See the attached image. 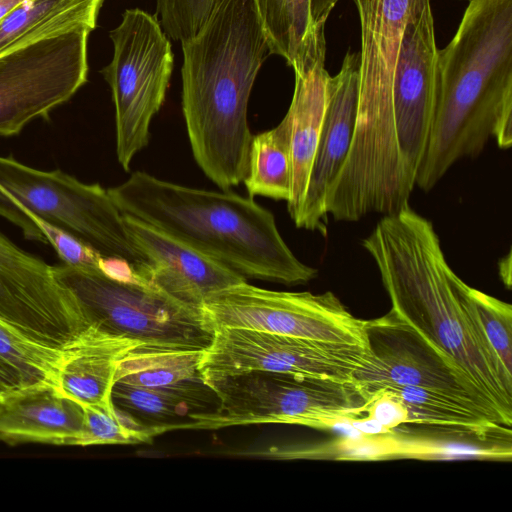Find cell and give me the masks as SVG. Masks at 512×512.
I'll return each mask as SVG.
<instances>
[{
  "label": "cell",
  "instance_id": "obj_1",
  "mask_svg": "<svg viewBox=\"0 0 512 512\" xmlns=\"http://www.w3.org/2000/svg\"><path fill=\"white\" fill-rule=\"evenodd\" d=\"M362 246L377 265L391 309L453 360L512 424V372L462 296L433 224L407 205L384 215Z\"/></svg>",
  "mask_w": 512,
  "mask_h": 512
},
{
  "label": "cell",
  "instance_id": "obj_2",
  "mask_svg": "<svg viewBox=\"0 0 512 512\" xmlns=\"http://www.w3.org/2000/svg\"><path fill=\"white\" fill-rule=\"evenodd\" d=\"M181 43V104L195 161L221 190L243 182L252 133L247 121L256 76L270 55L253 0H220Z\"/></svg>",
  "mask_w": 512,
  "mask_h": 512
},
{
  "label": "cell",
  "instance_id": "obj_3",
  "mask_svg": "<svg viewBox=\"0 0 512 512\" xmlns=\"http://www.w3.org/2000/svg\"><path fill=\"white\" fill-rule=\"evenodd\" d=\"M437 62V105L416 177L423 191L490 138L512 144V0H470Z\"/></svg>",
  "mask_w": 512,
  "mask_h": 512
},
{
  "label": "cell",
  "instance_id": "obj_4",
  "mask_svg": "<svg viewBox=\"0 0 512 512\" xmlns=\"http://www.w3.org/2000/svg\"><path fill=\"white\" fill-rule=\"evenodd\" d=\"M107 190L122 214L154 226L246 279L299 285L318 274L293 254L273 214L252 197L187 187L142 171Z\"/></svg>",
  "mask_w": 512,
  "mask_h": 512
},
{
  "label": "cell",
  "instance_id": "obj_5",
  "mask_svg": "<svg viewBox=\"0 0 512 512\" xmlns=\"http://www.w3.org/2000/svg\"><path fill=\"white\" fill-rule=\"evenodd\" d=\"M361 27L354 133L339 172L364 190L395 185L392 85L405 27L430 0H353Z\"/></svg>",
  "mask_w": 512,
  "mask_h": 512
},
{
  "label": "cell",
  "instance_id": "obj_6",
  "mask_svg": "<svg viewBox=\"0 0 512 512\" xmlns=\"http://www.w3.org/2000/svg\"><path fill=\"white\" fill-rule=\"evenodd\" d=\"M0 215L32 240L43 242L31 221L37 217L102 256L119 257L134 266L144 262L108 190L60 170L43 171L0 156Z\"/></svg>",
  "mask_w": 512,
  "mask_h": 512
},
{
  "label": "cell",
  "instance_id": "obj_7",
  "mask_svg": "<svg viewBox=\"0 0 512 512\" xmlns=\"http://www.w3.org/2000/svg\"><path fill=\"white\" fill-rule=\"evenodd\" d=\"M218 406L193 414L182 429L216 430L254 424L324 429L364 414L352 384L289 373L253 371L205 381Z\"/></svg>",
  "mask_w": 512,
  "mask_h": 512
},
{
  "label": "cell",
  "instance_id": "obj_8",
  "mask_svg": "<svg viewBox=\"0 0 512 512\" xmlns=\"http://www.w3.org/2000/svg\"><path fill=\"white\" fill-rule=\"evenodd\" d=\"M109 36L113 57L101 73L115 108L117 159L129 171L134 156L149 142L150 124L164 103L174 55L157 16L138 8L125 10Z\"/></svg>",
  "mask_w": 512,
  "mask_h": 512
},
{
  "label": "cell",
  "instance_id": "obj_9",
  "mask_svg": "<svg viewBox=\"0 0 512 512\" xmlns=\"http://www.w3.org/2000/svg\"><path fill=\"white\" fill-rule=\"evenodd\" d=\"M53 268L76 296L90 325L143 345L206 348L211 343L214 331L202 311L152 283H122L64 263Z\"/></svg>",
  "mask_w": 512,
  "mask_h": 512
},
{
  "label": "cell",
  "instance_id": "obj_10",
  "mask_svg": "<svg viewBox=\"0 0 512 512\" xmlns=\"http://www.w3.org/2000/svg\"><path fill=\"white\" fill-rule=\"evenodd\" d=\"M202 314L213 331L243 328L368 347L366 320L355 317L330 291H274L244 281L210 295Z\"/></svg>",
  "mask_w": 512,
  "mask_h": 512
},
{
  "label": "cell",
  "instance_id": "obj_11",
  "mask_svg": "<svg viewBox=\"0 0 512 512\" xmlns=\"http://www.w3.org/2000/svg\"><path fill=\"white\" fill-rule=\"evenodd\" d=\"M374 364L367 346L243 328L214 330L204 349V381L253 371L289 373L354 385Z\"/></svg>",
  "mask_w": 512,
  "mask_h": 512
},
{
  "label": "cell",
  "instance_id": "obj_12",
  "mask_svg": "<svg viewBox=\"0 0 512 512\" xmlns=\"http://www.w3.org/2000/svg\"><path fill=\"white\" fill-rule=\"evenodd\" d=\"M92 29L80 27L0 55V135L47 118L87 81Z\"/></svg>",
  "mask_w": 512,
  "mask_h": 512
},
{
  "label": "cell",
  "instance_id": "obj_13",
  "mask_svg": "<svg viewBox=\"0 0 512 512\" xmlns=\"http://www.w3.org/2000/svg\"><path fill=\"white\" fill-rule=\"evenodd\" d=\"M366 337L374 364L353 385L365 404L387 386H414L452 395L511 427L453 360L392 309L366 320Z\"/></svg>",
  "mask_w": 512,
  "mask_h": 512
},
{
  "label": "cell",
  "instance_id": "obj_14",
  "mask_svg": "<svg viewBox=\"0 0 512 512\" xmlns=\"http://www.w3.org/2000/svg\"><path fill=\"white\" fill-rule=\"evenodd\" d=\"M438 48L431 5L407 23L392 85L395 176L409 205L428 144L438 99Z\"/></svg>",
  "mask_w": 512,
  "mask_h": 512
},
{
  "label": "cell",
  "instance_id": "obj_15",
  "mask_svg": "<svg viewBox=\"0 0 512 512\" xmlns=\"http://www.w3.org/2000/svg\"><path fill=\"white\" fill-rule=\"evenodd\" d=\"M0 320L28 336L64 347L89 321L53 266L0 232Z\"/></svg>",
  "mask_w": 512,
  "mask_h": 512
},
{
  "label": "cell",
  "instance_id": "obj_16",
  "mask_svg": "<svg viewBox=\"0 0 512 512\" xmlns=\"http://www.w3.org/2000/svg\"><path fill=\"white\" fill-rule=\"evenodd\" d=\"M129 238L144 259L137 271L172 298L202 311L215 292L246 281L225 265L154 226L123 214Z\"/></svg>",
  "mask_w": 512,
  "mask_h": 512
},
{
  "label": "cell",
  "instance_id": "obj_17",
  "mask_svg": "<svg viewBox=\"0 0 512 512\" xmlns=\"http://www.w3.org/2000/svg\"><path fill=\"white\" fill-rule=\"evenodd\" d=\"M325 22L315 25L301 56L292 66L294 92L284 119L290 155L289 215L296 225L302 211L316 155L327 101Z\"/></svg>",
  "mask_w": 512,
  "mask_h": 512
},
{
  "label": "cell",
  "instance_id": "obj_18",
  "mask_svg": "<svg viewBox=\"0 0 512 512\" xmlns=\"http://www.w3.org/2000/svg\"><path fill=\"white\" fill-rule=\"evenodd\" d=\"M359 55L350 50L339 72L327 79V101L298 228L328 232L326 197L348 155L356 120Z\"/></svg>",
  "mask_w": 512,
  "mask_h": 512
},
{
  "label": "cell",
  "instance_id": "obj_19",
  "mask_svg": "<svg viewBox=\"0 0 512 512\" xmlns=\"http://www.w3.org/2000/svg\"><path fill=\"white\" fill-rule=\"evenodd\" d=\"M139 345L90 325L62 347L56 391L82 407L111 403L118 366Z\"/></svg>",
  "mask_w": 512,
  "mask_h": 512
},
{
  "label": "cell",
  "instance_id": "obj_20",
  "mask_svg": "<svg viewBox=\"0 0 512 512\" xmlns=\"http://www.w3.org/2000/svg\"><path fill=\"white\" fill-rule=\"evenodd\" d=\"M82 406L54 388L21 390L0 401V442L77 446Z\"/></svg>",
  "mask_w": 512,
  "mask_h": 512
},
{
  "label": "cell",
  "instance_id": "obj_21",
  "mask_svg": "<svg viewBox=\"0 0 512 512\" xmlns=\"http://www.w3.org/2000/svg\"><path fill=\"white\" fill-rule=\"evenodd\" d=\"M112 401L148 426L164 427L166 432L182 427L193 414L212 411L218 397L204 380L170 388H144L115 383Z\"/></svg>",
  "mask_w": 512,
  "mask_h": 512
},
{
  "label": "cell",
  "instance_id": "obj_22",
  "mask_svg": "<svg viewBox=\"0 0 512 512\" xmlns=\"http://www.w3.org/2000/svg\"><path fill=\"white\" fill-rule=\"evenodd\" d=\"M104 0H25L0 20V55L80 27L92 30Z\"/></svg>",
  "mask_w": 512,
  "mask_h": 512
},
{
  "label": "cell",
  "instance_id": "obj_23",
  "mask_svg": "<svg viewBox=\"0 0 512 512\" xmlns=\"http://www.w3.org/2000/svg\"><path fill=\"white\" fill-rule=\"evenodd\" d=\"M381 393L389 394L403 404L407 411L406 424L429 426L480 439L499 434L511 435L510 428L499 425L471 404L443 392L394 385L385 387L377 395Z\"/></svg>",
  "mask_w": 512,
  "mask_h": 512
},
{
  "label": "cell",
  "instance_id": "obj_24",
  "mask_svg": "<svg viewBox=\"0 0 512 512\" xmlns=\"http://www.w3.org/2000/svg\"><path fill=\"white\" fill-rule=\"evenodd\" d=\"M204 349L139 345L121 360L115 383L144 388H170L204 380L199 368Z\"/></svg>",
  "mask_w": 512,
  "mask_h": 512
},
{
  "label": "cell",
  "instance_id": "obj_25",
  "mask_svg": "<svg viewBox=\"0 0 512 512\" xmlns=\"http://www.w3.org/2000/svg\"><path fill=\"white\" fill-rule=\"evenodd\" d=\"M243 182L250 197L288 200L290 155L288 125L284 118L273 129L253 135Z\"/></svg>",
  "mask_w": 512,
  "mask_h": 512
},
{
  "label": "cell",
  "instance_id": "obj_26",
  "mask_svg": "<svg viewBox=\"0 0 512 512\" xmlns=\"http://www.w3.org/2000/svg\"><path fill=\"white\" fill-rule=\"evenodd\" d=\"M269 47L292 67L301 56L315 24L311 0H253Z\"/></svg>",
  "mask_w": 512,
  "mask_h": 512
},
{
  "label": "cell",
  "instance_id": "obj_27",
  "mask_svg": "<svg viewBox=\"0 0 512 512\" xmlns=\"http://www.w3.org/2000/svg\"><path fill=\"white\" fill-rule=\"evenodd\" d=\"M62 352L0 320V357L19 374L23 390L55 389Z\"/></svg>",
  "mask_w": 512,
  "mask_h": 512
},
{
  "label": "cell",
  "instance_id": "obj_28",
  "mask_svg": "<svg viewBox=\"0 0 512 512\" xmlns=\"http://www.w3.org/2000/svg\"><path fill=\"white\" fill-rule=\"evenodd\" d=\"M83 425L77 446L137 444L150 442L163 427L148 426L113 403L84 406Z\"/></svg>",
  "mask_w": 512,
  "mask_h": 512
},
{
  "label": "cell",
  "instance_id": "obj_29",
  "mask_svg": "<svg viewBox=\"0 0 512 512\" xmlns=\"http://www.w3.org/2000/svg\"><path fill=\"white\" fill-rule=\"evenodd\" d=\"M457 283L490 346L507 370L512 372L511 305L470 287L460 278H458Z\"/></svg>",
  "mask_w": 512,
  "mask_h": 512
},
{
  "label": "cell",
  "instance_id": "obj_30",
  "mask_svg": "<svg viewBox=\"0 0 512 512\" xmlns=\"http://www.w3.org/2000/svg\"><path fill=\"white\" fill-rule=\"evenodd\" d=\"M220 0H157L156 16L166 35L176 41L193 37Z\"/></svg>",
  "mask_w": 512,
  "mask_h": 512
},
{
  "label": "cell",
  "instance_id": "obj_31",
  "mask_svg": "<svg viewBox=\"0 0 512 512\" xmlns=\"http://www.w3.org/2000/svg\"><path fill=\"white\" fill-rule=\"evenodd\" d=\"M364 414L374 419L387 431L407 423V411L403 404L386 393L377 395L367 403Z\"/></svg>",
  "mask_w": 512,
  "mask_h": 512
},
{
  "label": "cell",
  "instance_id": "obj_32",
  "mask_svg": "<svg viewBox=\"0 0 512 512\" xmlns=\"http://www.w3.org/2000/svg\"><path fill=\"white\" fill-rule=\"evenodd\" d=\"M99 271L109 279L122 283H150L137 271L132 263L119 257L101 255Z\"/></svg>",
  "mask_w": 512,
  "mask_h": 512
},
{
  "label": "cell",
  "instance_id": "obj_33",
  "mask_svg": "<svg viewBox=\"0 0 512 512\" xmlns=\"http://www.w3.org/2000/svg\"><path fill=\"white\" fill-rule=\"evenodd\" d=\"M0 390L7 395L23 390L19 374L0 357Z\"/></svg>",
  "mask_w": 512,
  "mask_h": 512
},
{
  "label": "cell",
  "instance_id": "obj_34",
  "mask_svg": "<svg viewBox=\"0 0 512 512\" xmlns=\"http://www.w3.org/2000/svg\"><path fill=\"white\" fill-rule=\"evenodd\" d=\"M340 0H311V12L314 24L326 22L331 11Z\"/></svg>",
  "mask_w": 512,
  "mask_h": 512
},
{
  "label": "cell",
  "instance_id": "obj_35",
  "mask_svg": "<svg viewBox=\"0 0 512 512\" xmlns=\"http://www.w3.org/2000/svg\"><path fill=\"white\" fill-rule=\"evenodd\" d=\"M500 276L507 288L511 287V254L508 253L506 258L501 259L499 263Z\"/></svg>",
  "mask_w": 512,
  "mask_h": 512
},
{
  "label": "cell",
  "instance_id": "obj_36",
  "mask_svg": "<svg viewBox=\"0 0 512 512\" xmlns=\"http://www.w3.org/2000/svg\"><path fill=\"white\" fill-rule=\"evenodd\" d=\"M25 0H0V20Z\"/></svg>",
  "mask_w": 512,
  "mask_h": 512
},
{
  "label": "cell",
  "instance_id": "obj_37",
  "mask_svg": "<svg viewBox=\"0 0 512 512\" xmlns=\"http://www.w3.org/2000/svg\"><path fill=\"white\" fill-rule=\"evenodd\" d=\"M6 396H7V394H5L4 392H2V391L0 390V401H1L4 397H6Z\"/></svg>",
  "mask_w": 512,
  "mask_h": 512
},
{
  "label": "cell",
  "instance_id": "obj_38",
  "mask_svg": "<svg viewBox=\"0 0 512 512\" xmlns=\"http://www.w3.org/2000/svg\"><path fill=\"white\" fill-rule=\"evenodd\" d=\"M459 1H468L469 2L470 0H459Z\"/></svg>",
  "mask_w": 512,
  "mask_h": 512
}]
</instances>
